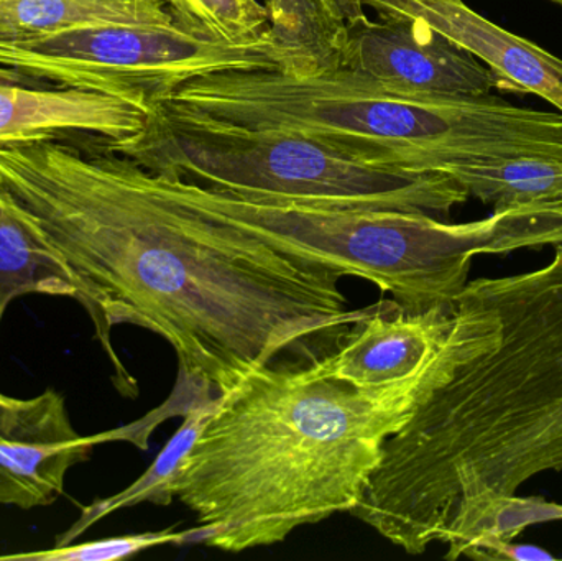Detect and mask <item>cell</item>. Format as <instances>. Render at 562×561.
<instances>
[{
	"label": "cell",
	"instance_id": "obj_1",
	"mask_svg": "<svg viewBox=\"0 0 562 561\" xmlns=\"http://www.w3.org/2000/svg\"><path fill=\"white\" fill-rule=\"evenodd\" d=\"M0 200L65 263L128 397L112 326L157 333L224 394L283 352L314 361L373 310L350 308L336 267L178 200L99 137L0 145Z\"/></svg>",
	"mask_w": 562,
	"mask_h": 561
},
{
	"label": "cell",
	"instance_id": "obj_2",
	"mask_svg": "<svg viewBox=\"0 0 562 561\" xmlns=\"http://www.w3.org/2000/svg\"><path fill=\"white\" fill-rule=\"evenodd\" d=\"M562 471V243L531 272L469 282L428 385L352 510L408 556L468 507Z\"/></svg>",
	"mask_w": 562,
	"mask_h": 561
},
{
	"label": "cell",
	"instance_id": "obj_3",
	"mask_svg": "<svg viewBox=\"0 0 562 561\" xmlns=\"http://www.w3.org/2000/svg\"><path fill=\"white\" fill-rule=\"evenodd\" d=\"M428 368L366 391L307 366H263L221 394L173 480L175 500L196 516L188 543L240 553L352 513Z\"/></svg>",
	"mask_w": 562,
	"mask_h": 561
},
{
	"label": "cell",
	"instance_id": "obj_4",
	"mask_svg": "<svg viewBox=\"0 0 562 561\" xmlns=\"http://www.w3.org/2000/svg\"><path fill=\"white\" fill-rule=\"evenodd\" d=\"M165 101L234 124L293 132L373 167L448 177L464 165L562 160V114L497 96L432 98L395 91L350 69L210 72Z\"/></svg>",
	"mask_w": 562,
	"mask_h": 561
},
{
	"label": "cell",
	"instance_id": "obj_5",
	"mask_svg": "<svg viewBox=\"0 0 562 561\" xmlns=\"http://www.w3.org/2000/svg\"><path fill=\"white\" fill-rule=\"evenodd\" d=\"M155 177L178 200L244 227L283 253L373 283L406 312L452 306L469 283L474 257L562 243V201L451 224L426 213L246 200Z\"/></svg>",
	"mask_w": 562,
	"mask_h": 561
},
{
	"label": "cell",
	"instance_id": "obj_6",
	"mask_svg": "<svg viewBox=\"0 0 562 561\" xmlns=\"http://www.w3.org/2000/svg\"><path fill=\"white\" fill-rule=\"evenodd\" d=\"M99 142L158 177L246 200L426 214H448L469 200L441 175L373 167L304 135L234 124L168 101L151 105L135 134Z\"/></svg>",
	"mask_w": 562,
	"mask_h": 561
},
{
	"label": "cell",
	"instance_id": "obj_7",
	"mask_svg": "<svg viewBox=\"0 0 562 561\" xmlns=\"http://www.w3.org/2000/svg\"><path fill=\"white\" fill-rule=\"evenodd\" d=\"M280 69L269 35L227 43L184 29L101 25L40 38L0 40V81L23 79L102 92L150 109L181 85L210 72Z\"/></svg>",
	"mask_w": 562,
	"mask_h": 561
},
{
	"label": "cell",
	"instance_id": "obj_8",
	"mask_svg": "<svg viewBox=\"0 0 562 561\" xmlns=\"http://www.w3.org/2000/svg\"><path fill=\"white\" fill-rule=\"evenodd\" d=\"M340 66L395 91L432 98H479L497 89L481 59L413 16L347 22Z\"/></svg>",
	"mask_w": 562,
	"mask_h": 561
},
{
	"label": "cell",
	"instance_id": "obj_9",
	"mask_svg": "<svg viewBox=\"0 0 562 561\" xmlns=\"http://www.w3.org/2000/svg\"><path fill=\"white\" fill-rule=\"evenodd\" d=\"M99 444L98 435L81 437L72 428L59 392L32 399L0 392V504L33 509L55 503L68 471Z\"/></svg>",
	"mask_w": 562,
	"mask_h": 561
},
{
	"label": "cell",
	"instance_id": "obj_10",
	"mask_svg": "<svg viewBox=\"0 0 562 561\" xmlns=\"http://www.w3.org/2000/svg\"><path fill=\"white\" fill-rule=\"evenodd\" d=\"M451 306L406 312L392 299L350 326L336 348L307 368L323 378L375 391L408 381L428 364L448 335Z\"/></svg>",
	"mask_w": 562,
	"mask_h": 561
},
{
	"label": "cell",
	"instance_id": "obj_11",
	"mask_svg": "<svg viewBox=\"0 0 562 561\" xmlns=\"http://www.w3.org/2000/svg\"><path fill=\"white\" fill-rule=\"evenodd\" d=\"M376 15L422 20L481 59L497 89L543 98L562 114V59L537 43L502 29L464 0H360Z\"/></svg>",
	"mask_w": 562,
	"mask_h": 561
},
{
	"label": "cell",
	"instance_id": "obj_12",
	"mask_svg": "<svg viewBox=\"0 0 562 561\" xmlns=\"http://www.w3.org/2000/svg\"><path fill=\"white\" fill-rule=\"evenodd\" d=\"M148 109L102 92L0 81V145L55 138H122L144 127Z\"/></svg>",
	"mask_w": 562,
	"mask_h": 561
},
{
	"label": "cell",
	"instance_id": "obj_13",
	"mask_svg": "<svg viewBox=\"0 0 562 561\" xmlns=\"http://www.w3.org/2000/svg\"><path fill=\"white\" fill-rule=\"evenodd\" d=\"M165 0H0V40L40 38L101 25H175Z\"/></svg>",
	"mask_w": 562,
	"mask_h": 561
},
{
	"label": "cell",
	"instance_id": "obj_14",
	"mask_svg": "<svg viewBox=\"0 0 562 561\" xmlns=\"http://www.w3.org/2000/svg\"><path fill=\"white\" fill-rule=\"evenodd\" d=\"M280 71L306 78L340 68L346 19L334 0H263Z\"/></svg>",
	"mask_w": 562,
	"mask_h": 561
},
{
	"label": "cell",
	"instance_id": "obj_15",
	"mask_svg": "<svg viewBox=\"0 0 562 561\" xmlns=\"http://www.w3.org/2000/svg\"><path fill=\"white\" fill-rule=\"evenodd\" d=\"M78 296L65 263L0 200V323L23 295Z\"/></svg>",
	"mask_w": 562,
	"mask_h": 561
},
{
	"label": "cell",
	"instance_id": "obj_16",
	"mask_svg": "<svg viewBox=\"0 0 562 561\" xmlns=\"http://www.w3.org/2000/svg\"><path fill=\"white\" fill-rule=\"evenodd\" d=\"M221 394L216 397L201 399L184 414V422L180 430L173 435L167 447L164 448L157 460L150 468L135 481L132 486L108 500L94 501L89 506L82 507L81 516L66 532L56 537L55 547H66L75 542L79 536L91 529L95 523L115 510L134 507L142 503L157 504V506H170L173 503V480L177 476L181 461L188 451L193 448L194 441L200 437L204 425L210 422L220 405Z\"/></svg>",
	"mask_w": 562,
	"mask_h": 561
},
{
	"label": "cell",
	"instance_id": "obj_17",
	"mask_svg": "<svg viewBox=\"0 0 562 561\" xmlns=\"http://www.w3.org/2000/svg\"><path fill=\"white\" fill-rule=\"evenodd\" d=\"M449 178L494 211L562 201V160L554 158L464 165Z\"/></svg>",
	"mask_w": 562,
	"mask_h": 561
},
{
	"label": "cell",
	"instance_id": "obj_18",
	"mask_svg": "<svg viewBox=\"0 0 562 561\" xmlns=\"http://www.w3.org/2000/svg\"><path fill=\"white\" fill-rule=\"evenodd\" d=\"M562 520V504L541 497L498 496L468 507L452 520L442 543L446 559L458 560L485 540H514L528 527Z\"/></svg>",
	"mask_w": 562,
	"mask_h": 561
},
{
	"label": "cell",
	"instance_id": "obj_19",
	"mask_svg": "<svg viewBox=\"0 0 562 561\" xmlns=\"http://www.w3.org/2000/svg\"><path fill=\"white\" fill-rule=\"evenodd\" d=\"M184 29L221 42L254 43L269 35L262 0H165Z\"/></svg>",
	"mask_w": 562,
	"mask_h": 561
},
{
	"label": "cell",
	"instance_id": "obj_20",
	"mask_svg": "<svg viewBox=\"0 0 562 561\" xmlns=\"http://www.w3.org/2000/svg\"><path fill=\"white\" fill-rule=\"evenodd\" d=\"M168 543H188L187 532H177L175 527L160 532L135 534V536L112 537L79 546L55 547L45 552L20 553V556L0 557L3 560H38V561H112L131 559L137 553L154 547Z\"/></svg>",
	"mask_w": 562,
	"mask_h": 561
},
{
	"label": "cell",
	"instance_id": "obj_21",
	"mask_svg": "<svg viewBox=\"0 0 562 561\" xmlns=\"http://www.w3.org/2000/svg\"><path fill=\"white\" fill-rule=\"evenodd\" d=\"M468 559L474 560H518V561H540V560H557L553 553L540 549L535 546H520L515 543L514 540L494 539L485 540V542L477 543L472 547L468 553Z\"/></svg>",
	"mask_w": 562,
	"mask_h": 561
},
{
	"label": "cell",
	"instance_id": "obj_22",
	"mask_svg": "<svg viewBox=\"0 0 562 561\" xmlns=\"http://www.w3.org/2000/svg\"><path fill=\"white\" fill-rule=\"evenodd\" d=\"M334 2L339 7L346 22H350V20H356L359 19V16L366 15V9H363L360 0H334Z\"/></svg>",
	"mask_w": 562,
	"mask_h": 561
},
{
	"label": "cell",
	"instance_id": "obj_23",
	"mask_svg": "<svg viewBox=\"0 0 562 561\" xmlns=\"http://www.w3.org/2000/svg\"><path fill=\"white\" fill-rule=\"evenodd\" d=\"M550 2L557 3V5L562 7V0H550Z\"/></svg>",
	"mask_w": 562,
	"mask_h": 561
}]
</instances>
